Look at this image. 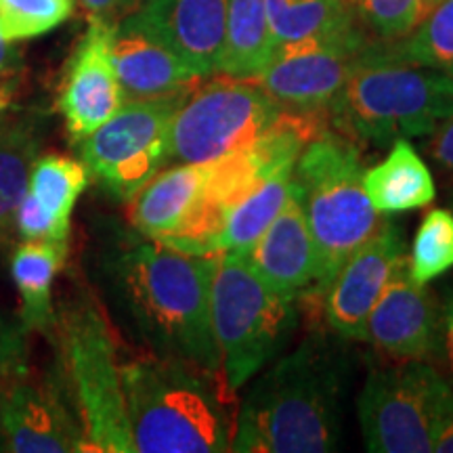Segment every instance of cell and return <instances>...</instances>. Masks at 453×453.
I'll return each mask as SVG.
<instances>
[{
  "label": "cell",
  "instance_id": "1",
  "mask_svg": "<svg viewBox=\"0 0 453 453\" xmlns=\"http://www.w3.org/2000/svg\"><path fill=\"white\" fill-rule=\"evenodd\" d=\"M130 437L139 453L231 451L235 418L220 372L160 353L122 364Z\"/></svg>",
  "mask_w": 453,
  "mask_h": 453
},
{
  "label": "cell",
  "instance_id": "2",
  "mask_svg": "<svg viewBox=\"0 0 453 453\" xmlns=\"http://www.w3.org/2000/svg\"><path fill=\"white\" fill-rule=\"evenodd\" d=\"M342 376L321 338H309L269 367L242 401L231 451L321 453L338 449Z\"/></svg>",
  "mask_w": 453,
  "mask_h": 453
},
{
  "label": "cell",
  "instance_id": "3",
  "mask_svg": "<svg viewBox=\"0 0 453 453\" xmlns=\"http://www.w3.org/2000/svg\"><path fill=\"white\" fill-rule=\"evenodd\" d=\"M217 258L179 252L145 237L118 263L124 300L156 353L211 372H220L211 311Z\"/></svg>",
  "mask_w": 453,
  "mask_h": 453
},
{
  "label": "cell",
  "instance_id": "4",
  "mask_svg": "<svg viewBox=\"0 0 453 453\" xmlns=\"http://www.w3.org/2000/svg\"><path fill=\"white\" fill-rule=\"evenodd\" d=\"M364 156L357 141L327 127L309 141L292 170L317 252V280L307 296L321 304L340 265L380 229L384 220L364 191Z\"/></svg>",
  "mask_w": 453,
  "mask_h": 453
},
{
  "label": "cell",
  "instance_id": "5",
  "mask_svg": "<svg viewBox=\"0 0 453 453\" xmlns=\"http://www.w3.org/2000/svg\"><path fill=\"white\" fill-rule=\"evenodd\" d=\"M453 113V76L365 49L327 107V124L357 143L388 145L433 134Z\"/></svg>",
  "mask_w": 453,
  "mask_h": 453
},
{
  "label": "cell",
  "instance_id": "6",
  "mask_svg": "<svg viewBox=\"0 0 453 453\" xmlns=\"http://www.w3.org/2000/svg\"><path fill=\"white\" fill-rule=\"evenodd\" d=\"M296 300L271 290L242 252L219 254L212 275V330L231 393L281 353L296 326Z\"/></svg>",
  "mask_w": 453,
  "mask_h": 453
},
{
  "label": "cell",
  "instance_id": "7",
  "mask_svg": "<svg viewBox=\"0 0 453 453\" xmlns=\"http://www.w3.org/2000/svg\"><path fill=\"white\" fill-rule=\"evenodd\" d=\"M67 390L82 428V451L133 453L122 364L105 317L93 304H78L61 319Z\"/></svg>",
  "mask_w": 453,
  "mask_h": 453
},
{
  "label": "cell",
  "instance_id": "8",
  "mask_svg": "<svg viewBox=\"0 0 453 453\" xmlns=\"http://www.w3.org/2000/svg\"><path fill=\"white\" fill-rule=\"evenodd\" d=\"M357 411L367 451L428 453L453 418V388L430 361H396L370 370Z\"/></svg>",
  "mask_w": 453,
  "mask_h": 453
},
{
  "label": "cell",
  "instance_id": "9",
  "mask_svg": "<svg viewBox=\"0 0 453 453\" xmlns=\"http://www.w3.org/2000/svg\"><path fill=\"white\" fill-rule=\"evenodd\" d=\"M280 107L246 78L214 73L187 95L170 127V160L208 164L248 150L275 122Z\"/></svg>",
  "mask_w": 453,
  "mask_h": 453
},
{
  "label": "cell",
  "instance_id": "10",
  "mask_svg": "<svg viewBox=\"0 0 453 453\" xmlns=\"http://www.w3.org/2000/svg\"><path fill=\"white\" fill-rule=\"evenodd\" d=\"M189 93L124 101L116 116L81 141L90 177L118 200H133L170 162V127Z\"/></svg>",
  "mask_w": 453,
  "mask_h": 453
},
{
  "label": "cell",
  "instance_id": "11",
  "mask_svg": "<svg viewBox=\"0 0 453 453\" xmlns=\"http://www.w3.org/2000/svg\"><path fill=\"white\" fill-rule=\"evenodd\" d=\"M373 38L361 24L277 44L269 64L250 81L288 111L327 113Z\"/></svg>",
  "mask_w": 453,
  "mask_h": 453
},
{
  "label": "cell",
  "instance_id": "12",
  "mask_svg": "<svg viewBox=\"0 0 453 453\" xmlns=\"http://www.w3.org/2000/svg\"><path fill=\"white\" fill-rule=\"evenodd\" d=\"M0 449L11 453L82 451L76 410L53 378L24 364L13 373L0 407Z\"/></svg>",
  "mask_w": 453,
  "mask_h": 453
},
{
  "label": "cell",
  "instance_id": "13",
  "mask_svg": "<svg viewBox=\"0 0 453 453\" xmlns=\"http://www.w3.org/2000/svg\"><path fill=\"white\" fill-rule=\"evenodd\" d=\"M401 260H405L401 231L393 223H382L370 240L340 265L326 288L319 307L332 332L347 340H365L370 313Z\"/></svg>",
  "mask_w": 453,
  "mask_h": 453
},
{
  "label": "cell",
  "instance_id": "14",
  "mask_svg": "<svg viewBox=\"0 0 453 453\" xmlns=\"http://www.w3.org/2000/svg\"><path fill=\"white\" fill-rule=\"evenodd\" d=\"M365 340L395 361H434L443 353L441 304L401 260L365 326Z\"/></svg>",
  "mask_w": 453,
  "mask_h": 453
},
{
  "label": "cell",
  "instance_id": "15",
  "mask_svg": "<svg viewBox=\"0 0 453 453\" xmlns=\"http://www.w3.org/2000/svg\"><path fill=\"white\" fill-rule=\"evenodd\" d=\"M111 34L110 21L90 19L67 64L57 104L76 143L104 127L127 101L111 59Z\"/></svg>",
  "mask_w": 453,
  "mask_h": 453
},
{
  "label": "cell",
  "instance_id": "16",
  "mask_svg": "<svg viewBox=\"0 0 453 453\" xmlns=\"http://www.w3.org/2000/svg\"><path fill=\"white\" fill-rule=\"evenodd\" d=\"M229 0H145L120 19L150 32L200 78L219 73Z\"/></svg>",
  "mask_w": 453,
  "mask_h": 453
},
{
  "label": "cell",
  "instance_id": "17",
  "mask_svg": "<svg viewBox=\"0 0 453 453\" xmlns=\"http://www.w3.org/2000/svg\"><path fill=\"white\" fill-rule=\"evenodd\" d=\"M242 254L254 273L281 296L296 300L313 290L317 252L296 191L292 189L273 223Z\"/></svg>",
  "mask_w": 453,
  "mask_h": 453
},
{
  "label": "cell",
  "instance_id": "18",
  "mask_svg": "<svg viewBox=\"0 0 453 453\" xmlns=\"http://www.w3.org/2000/svg\"><path fill=\"white\" fill-rule=\"evenodd\" d=\"M111 59L127 101L189 93L203 81L166 44L127 19L113 24Z\"/></svg>",
  "mask_w": 453,
  "mask_h": 453
},
{
  "label": "cell",
  "instance_id": "19",
  "mask_svg": "<svg viewBox=\"0 0 453 453\" xmlns=\"http://www.w3.org/2000/svg\"><path fill=\"white\" fill-rule=\"evenodd\" d=\"M88 177L82 162L61 154L38 156L17 208L15 231L21 240H67L73 206Z\"/></svg>",
  "mask_w": 453,
  "mask_h": 453
},
{
  "label": "cell",
  "instance_id": "20",
  "mask_svg": "<svg viewBox=\"0 0 453 453\" xmlns=\"http://www.w3.org/2000/svg\"><path fill=\"white\" fill-rule=\"evenodd\" d=\"M208 164H177L162 170L130 200L128 220L147 240L170 246L200 206Z\"/></svg>",
  "mask_w": 453,
  "mask_h": 453
},
{
  "label": "cell",
  "instance_id": "21",
  "mask_svg": "<svg viewBox=\"0 0 453 453\" xmlns=\"http://www.w3.org/2000/svg\"><path fill=\"white\" fill-rule=\"evenodd\" d=\"M364 191L373 211L401 214L428 206L437 196L434 179L410 141H395L390 154L364 173Z\"/></svg>",
  "mask_w": 453,
  "mask_h": 453
},
{
  "label": "cell",
  "instance_id": "22",
  "mask_svg": "<svg viewBox=\"0 0 453 453\" xmlns=\"http://www.w3.org/2000/svg\"><path fill=\"white\" fill-rule=\"evenodd\" d=\"M67 258V240H24L11 258V275L21 296V317L30 330L53 321L55 277Z\"/></svg>",
  "mask_w": 453,
  "mask_h": 453
},
{
  "label": "cell",
  "instance_id": "23",
  "mask_svg": "<svg viewBox=\"0 0 453 453\" xmlns=\"http://www.w3.org/2000/svg\"><path fill=\"white\" fill-rule=\"evenodd\" d=\"M273 50L275 41L269 26L267 0H229L219 73L250 81L269 64Z\"/></svg>",
  "mask_w": 453,
  "mask_h": 453
},
{
  "label": "cell",
  "instance_id": "24",
  "mask_svg": "<svg viewBox=\"0 0 453 453\" xmlns=\"http://www.w3.org/2000/svg\"><path fill=\"white\" fill-rule=\"evenodd\" d=\"M38 150L41 137L36 124L0 118V250L7 248L17 234V208L27 191Z\"/></svg>",
  "mask_w": 453,
  "mask_h": 453
},
{
  "label": "cell",
  "instance_id": "25",
  "mask_svg": "<svg viewBox=\"0 0 453 453\" xmlns=\"http://www.w3.org/2000/svg\"><path fill=\"white\" fill-rule=\"evenodd\" d=\"M373 50L401 64L433 67L453 76V0H441L407 36L373 41Z\"/></svg>",
  "mask_w": 453,
  "mask_h": 453
},
{
  "label": "cell",
  "instance_id": "26",
  "mask_svg": "<svg viewBox=\"0 0 453 453\" xmlns=\"http://www.w3.org/2000/svg\"><path fill=\"white\" fill-rule=\"evenodd\" d=\"M292 173H280L257 187L240 206L231 212L212 246V254L242 252L258 240L273 219L280 214L283 203L292 196Z\"/></svg>",
  "mask_w": 453,
  "mask_h": 453
},
{
  "label": "cell",
  "instance_id": "27",
  "mask_svg": "<svg viewBox=\"0 0 453 453\" xmlns=\"http://www.w3.org/2000/svg\"><path fill=\"white\" fill-rule=\"evenodd\" d=\"M275 47L359 24L350 0H267Z\"/></svg>",
  "mask_w": 453,
  "mask_h": 453
},
{
  "label": "cell",
  "instance_id": "28",
  "mask_svg": "<svg viewBox=\"0 0 453 453\" xmlns=\"http://www.w3.org/2000/svg\"><path fill=\"white\" fill-rule=\"evenodd\" d=\"M407 271L413 281L426 286L453 267V212L430 211L413 237Z\"/></svg>",
  "mask_w": 453,
  "mask_h": 453
},
{
  "label": "cell",
  "instance_id": "29",
  "mask_svg": "<svg viewBox=\"0 0 453 453\" xmlns=\"http://www.w3.org/2000/svg\"><path fill=\"white\" fill-rule=\"evenodd\" d=\"M76 0H0V32L9 42L38 38L67 21Z\"/></svg>",
  "mask_w": 453,
  "mask_h": 453
},
{
  "label": "cell",
  "instance_id": "30",
  "mask_svg": "<svg viewBox=\"0 0 453 453\" xmlns=\"http://www.w3.org/2000/svg\"><path fill=\"white\" fill-rule=\"evenodd\" d=\"M359 24L373 41L393 42L410 34L428 11L434 0H350Z\"/></svg>",
  "mask_w": 453,
  "mask_h": 453
},
{
  "label": "cell",
  "instance_id": "31",
  "mask_svg": "<svg viewBox=\"0 0 453 453\" xmlns=\"http://www.w3.org/2000/svg\"><path fill=\"white\" fill-rule=\"evenodd\" d=\"M26 361L24 342L13 327L0 324V407H3L4 390H7L13 373Z\"/></svg>",
  "mask_w": 453,
  "mask_h": 453
},
{
  "label": "cell",
  "instance_id": "32",
  "mask_svg": "<svg viewBox=\"0 0 453 453\" xmlns=\"http://www.w3.org/2000/svg\"><path fill=\"white\" fill-rule=\"evenodd\" d=\"M428 154L441 173L453 179V113L430 134Z\"/></svg>",
  "mask_w": 453,
  "mask_h": 453
},
{
  "label": "cell",
  "instance_id": "33",
  "mask_svg": "<svg viewBox=\"0 0 453 453\" xmlns=\"http://www.w3.org/2000/svg\"><path fill=\"white\" fill-rule=\"evenodd\" d=\"M441 340H443V355L447 365L453 372V286H445L441 294Z\"/></svg>",
  "mask_w": 453,
  "mask_h": 453
},
{
  "label": "cell",
  "instance_id": "34",
  "mask_svg": "<svg viewBox=\"0 0 453 453\" xmlns=\"http://www.w3.org/2000/svg\"><path fill=\"white\" fill-rule=\"evenodd\" d=\"M81 7L87 13L88 21L99 19V21H110V24H116L120 19L122 11V0H78Z\"/></svg>",
  "mask_w": 453,
  "mask_h": 453
},
{
  "label": "cell",
  "instance_id": "35",
  "mask_svg": "<svg viewBox=\"0 0 453 453\" xmlns=\"http://www.w3.org/2000/svg\"><path fill=\"white\" fill-rule=\"evenodd\" d=\"M17 67V53L13 49V42H9L7 38L0 32V97L3 95H11V87L7 84V78L15 72Z\"/></svg>",
  "mask_w": 453,
  "mask_h": 453
},
{
  "label": "cell",
  "instance_id": "36",
  "mask_svg": "<svg viewBox=\"0 0 453 453\" xmlns=\"http://www.w3.org/2000/svg\"><path fill=\"white\" fill-rule=\"evenodd\" d=\"M439 453H453V418L445 424V428L441 430V434L434 441V449Z\"/></svg>",
  "mask_w": 453,
  "mask_h": 453
},
{
  "label": "cell",
  "instance_id": "37",
  "mask_svg": "<svg viewBox=\"0 0 453 453\" xmlns=\"http://www.w3.org/2000/svg\"><path fill=\"white\" fill-rule=\"evenodd\" d=\"M141 3H145V0H122V11H120V17H124L130 11H134L139 7Z\"/></svg>",
  "mask_w": 453,
  "mask_h": 453
},
{
  "label": "cell",
  "instance_id": "38",
  "mask_svg": "<svg viewBox=\"0 0 453 453\" xmlns=\"http://www.w3.org/2000/svg\"><path fill=\"white\" fill-rule=\"evenodd\" d=\"M9 99H11V95H3V97H0V113H3L4 110H7Z\"/></svg>",
  "mask_w": 453,
  "mask_h": 453
},
{
  "label": "cell",
  "instance_id": "39",
  "mask_svg": "<svg viewBox=\"0 0 453 453\" xmlns=\"http://www.w3.org/2000/svg\"><path fill=\"white\" fill-rule=\"evenodd\" d=\"M451 208H453V197H451Z\"/></svg>",
  "mask_w": 453,
  "mask_h": 453
},
{
  "label": "cell",
  "instance_id": "40",
  "mask_svg": "<svg viewBox=\"0 0 453 453\" xmlns=\"http://www.w3.org/2000/svg\"><path fill=\"white\" fill-rule=\"evenodd\" d=\"M434 3H441V0H434Z\"/></svg>",
  "mask_w": 453,
  "mask_h": 453
}]
</instances>
